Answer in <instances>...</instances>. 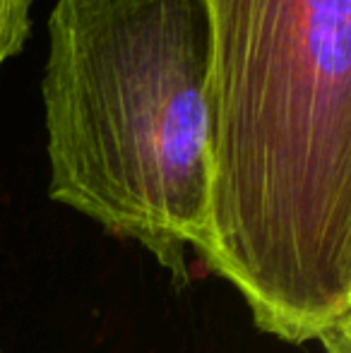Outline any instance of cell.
<instances>
[{
	"mask_svg": "<svg viewBox=\"0 0 351 353\" xmlns=\"http://www.w3.org/2000/svg\"><path fill=\"white\" fill-rule=\"evenodd\" d=\"M212 188L197 252L289 344L351 320V0H207Z\"/></svg>",
	"mask_w": 351,
	"mask_h": 353,
	"instance_id": "6da1fadb",
	"label": "cell"
},
{
	"mask_svg": "<svg viewBox=\"0 0 351 353\" xmlns=\"http://www.w3.org/2000/svg\"><path fill=\"white\" fill-rule=\"evenodd\" d=\"M207 0H56L43 118L51 200L145 245L176 281L212 188Z\"/></svg>",
	"mask_w": 351,
	"mask_h": 353,
	"instance_id": "7a4b0ae2",
	"label": "cell"
},
{
	"mask_svg": "<svg viewBox=\"0 0 351 353\" xmlns=\"http://www.w3.org/2000/svg\"><path fill=\"white\" fill-rule=\"evenodd\" d=\"M32 34V0H0V68L22 53Z\"/></svg>",
	"mask_w": 351,
	"mask_h": 353,
	"instance_id": "3957f363",
	"label": "cell"
},
{
	"mask_svg": "<svg viewBox=\"0 0 351 353\" xmlns=\"http://www.w3.org/2000/svg\"><path fill=\"white\" fill-rule=\"evenodd\" d=\"M325 353H351V320L339 322L320 339Z\"/></svg>",
	"mask_w": 351,
	"mask_h": 353,
	"instance_id": "277c9868",
	"label": "cell"
}]
</instances>
